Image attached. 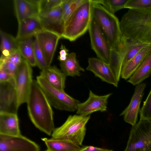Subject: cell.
Masks as SVG:
<instances>
[{
    "label": "cell",
    "mask_w": 151,
    "mask_h": 151,
    "mask_svg": "<svg viewBox=\"0 0 151 151\" xmlns=\"http://www.w3.org/2000/svg\"><path fill=\"white\" fill-rule=\"evenodd\" d=\"M59 52L60 56H67L68 54V50L63 45H61Z\"/></svg>",
    "instance_id": "38"
},
{
    "label": "cell",
    "mask_w": 151,
    "mask_h": 151,
    "mask_svg": "<svg viewBox=\"0 0 151 151\" xmlns=\"http://www.w3.org/2000/svg\"><path fill=\"white\" fill-rule=\"evenodd\" d=\"M146 45L137 41L126 39L124 45L118 52H112L110 65L118 82L125 65Z\"/></svg>",
    "instance_id": "10"
},
{
    "label": "cell",
    "mask_w": 151,
    "mask_h": 151,
    "mask_svg": "<svg viewBox=\"0 0 151 151\" xmlns=\"http://www.w3.org/2000/svg\"><path fill=\"white\" fill-rule=\"evenodd\" d=\"M125 8L137 10L151 9V0H128Z\"/></svg>",
    "instance_id": "31"
},
{
    "label": "cell",
    "mask_w": 151,
    "mask_h": 151,
    "mask_svg": "<svg viewBox=\"0 0 151 151\" xmlns=\"http://www.w3.org/2000/svg\"><path fill=\"white\" fill-rule=\"evenodd\" d=\"M33 37L18 42V50L22 57L33 67L37 66L34 54Z\"/></svg>",
    "instance_id": "27"
},
{
    "label": "cell",
    "mask_w": 151,
    "mask_h": 151,
    "mask_svg": "<svg viewBox=\"0 0 151 151\" xmlns=\"http://www.w3.org/2000/svg\"><path fill=\"white\" fill-rule=\"evenodd\" d=\"M19 65L10 61L0 60V68H3L13 77Z\"/></svg>",
    "instance_id": "34"
},
{
    "label": "cell",
    "mask_w": 151,
    "mask_h": 151,
    "mask_svg": "<svg viewBox=\"0 0 151 151\" xmlns=\"http://www.w3.org/2000/svg\"><path fill=\"white\" fill-rule=\"evenodd\" d=\"M34 37L44 55L48 66H50L58 42L61 37L55 33L44 29Z\"/></svg>",
    "instance_id": "13"
},
{
    "label": "cell",
    "mask_w": 151,
    "mask_h": 151,
    "mask_svg": "<svg viewBox=\"0 0 151 151\" xmlns=\"http://www.w3.org/2000/svg\"><path fill=\"white\" fill-rule=\"evenodd\" d=\"M92 13L104 33L112 52H118L126 41L122 36L118 18L100 4L92 3Z\"/></svg>",
    "instance_id": "3"
},
{
    "label": "cell",
    "mask_w": 151,
    "mask_h": 151,
    "mask_svg": "<svg viewBox=\"0 0 151 151\" xmlns=\"http://www.w3.org/2000/svg\"><path fill=\"white\" fill-rule=\"evenodd\" d=\"M29 117L35 126L50 136L55 129L51 106L36 80H33L26 102Z\"/></svg>",
    "instance_id": "1"
},
{
    "label": "cell",
    "mask_w": 151,
    "mask_h": 151,
    "mask_svg": "<svg viewBox=\"0 0 151 151\" xmlns=\"http://www.w3.org/2000/svg\"><path fill=\"white\" fill-rule=\"evenodd\" d=\"M40 0H14V5L18 23L29 18L38 16Z\"/></svg>",
    "instance_id": "18"
},
{
    "label": "cell",
    "mask_w": 151,
    "mask_h": 151,
    "mask_svg": "<svg viewBox=\"0 0 151 151\" xmlns=\"http://www.w3.org/2000/svg\"><path fill=\"white\" fill-rule=\"evenodd\" d=\"M34 47L37 66L42 70L48 66L44 55L35 37L34 41Z\"/></svg>",
    "instance_id": "30"
},
{
    "label": "cell",
    "mask_w": 151,
    "mask_h": 151,
    "mask_svg": "<svg viewBox=\"0 0 151 151\" xmlns=\"http://www.w3.org/2000/svg\"><path fill=\"white\" fill-rule=\"evenodd\" d=\"M18 108L14 78L0 83V112L17 114Z\"/></svg>",
    "instance_id": "12"
},
{
    "label": "cell",
    "mask_w": 151,
    "mask_h": 151,
    "mask_svg": "<svg viewBox=\"0 0 151 151\" xmlns=\"http://www.w3.org/2000/svg\"><path fill=\"white\" fill-rule=\"evenodd\" d=\"M14 78L2 68H0V83L9 81Z\"/></svg>",
    "instance_id": "36"
},
{
    "label": "cell",
    "mask_w": 151,
    "mask_h": 151,
    "mask_svg": "<svg viewBox=\"0 0 151 151\" xmlns=\"http://www.w3.org/2000/svg\"><path fill=\"white\" fill-rule=\"evenodd\" d=\"M90 118V115H69L61 126L54 129L52 138L68 141L81 147L86 134V124Z\"/></svg>",
    "instance_id": "5"
},
{
    "label": "cell",
    "mask_w": 151,
    "mask_h": 151,
    "mask_svg": "<svg viewBox=\"0 0 151 151\" xmlns=\"http://www.w3.org/2000/svg\"><path fill=\"white\" fill-rule=\"evenodd\" d=\"M45 143L49 151H76L81 147L68 141L44 138L41 139Z\"/></svg>",
    "instance_id": "26"
},
{
    "label": "cell",
    "mask_w": 151,
    "mask_h": 151,
    "mask_svg": "<svg viewBox=\"0 0 151 151\" xmlns=\"http://www.w3.org/2000/svg\"><path fill=\"white\" fill-rule=\"evenodd\" d=\"M40 75L51 85L64 91L66 76L55 66H49L41 70Z\"/></svg>",
    "instance_id": "21"
},
{
    "label": "cell",
    "mask_w": 151,
    "mask_h": 151,
    "mask_svg": "<svg viewBox=\"0 0 151 151\" xmlns=\"http://www.w3.org/2000/svg\"><path fill=\"white\" fill-rule=\"evenodd\" d=\"M88 65L86 70L92 72L96 77L102 81L117 87L118 81L110 65L99 58H91L88 59Z\"/></svg>",
    "instance_id": "16"
},
{
    "label": "cell",
    "mask_w": 151,
    "mask_h": 151,
    "mask_svg": "<svg viewBox=\"0 0 151 151\" xmlns=\"http://www.w3.org/2000/svg\"><path fill=\"white\" fill-rule=\"evenodd\" d=\"M61 70L66 76H80L81 71L85 70L80 65L77 59L76 54L72 52L69 53L66 59L60 62Z\"/></svg>",
    "instance_id": "24"
},
{
    "label": "cell",
    "mask_w": 151,
    "mask_h": 151,
    "mask_svg": "<svg viewBox=\"0 0 151 151\" xmlns=\"http://www.w3.org/2000/svg\"><path fill=\"white\" fill-rule=\"evenodd\" d=\"M139 112L140 119L151 120V90Z\"/></svg>",
    "instance_id": "33"
},
{
    "label": "cell",
    "mask_w": 151,
    "mask_h": 151,
    "mask_svg": "<svg viewBox=\"0 0 151 151\" xmlns=\"http://www.w3.org/2000/svg\"><path fill=\"white\" fill-rule=\"evenodd\" d=\"M0 134L12 136L21 134L17 114L0 112Z\"/></svg>",
    "instance_id": "20"
},
{
    "label": "cell",
    "mask_w": 151,
    "mask_h": 151,
    "mask_svg": "<svg viewBox=\"0 0 151 151\" xmlns=\"http://www.w3.org/2000/svg\"><path fill=\"white\" fill-rule=\"evenodd\" d=\"M86 0H64L61 7L64 22Z\"/></svg>",
    "instance_id": "29"
},
{
    "label": "cell",
    "mask_w": 151,
    "mask_h": 151,
    "mask_svg": "<svg viewBox=\"0 0 151 151\" xmlns=\"http://www.w3.org/2000/svg\"><path fill=\"white\" fill-rule=\"evenodd\" d=\"M35 142L21 134L16 136L0 134V151H40Z\"/></svg>",
    "instance_id": "11"
},
{
    "label": "cell",
    "mask_w": 151,
    "mask_h": 151,
    "mask_svg": "<svg viewBox=\"0 0 151 151\" xmlns=\"http://www.w3.org/2000/svg\"><path fill=\"white\" fill-rule=\"evenodd\" d=\"M1 54L0 58H5L18 50V41L16 38L1 30L0 32Z\"/></svg>",
    "instance_id": "25"
},
{
    "label": "cell",
    "mask_w": 151,
    "mask_h": 151,
    "mask_svg": "<svg viewBox=\"0 0 151 151\" xmlns=\"http://www.w3.org/2000/svg\"><path fill=\"white\" fill-rule=\"evenodd\" d=\"M151 75V49L144 60L127 82L133 85L140 84Z\"/></svg>",
    "instance_id": "23"
},
{
    "label": "cell",
    "mask_w": 151,
    "mask_h": 151,
    "mask_svg": "<svg viewBox=\"0 0 151 151\" xmlns=\"http://www.w3.org/2000/svg\"><path fill=\"white\" fill-rule=\"evenodd\" d=\"M124 151H151V120L140 119L132 126Z\"/></svg>",
    "instance_id": "7"
},
{
    "label": "cell",
    "mask_w": 151,
    "mask_h": 151,
    "mask_svg": "<svg viewBox=\"0 0 151 151\" xmlns=\"http://www.w3.org/2000/svg\"><path fill=\"white\" fill-rule=\"evenodd\" d=\"M112 94L109 93L103 96H99L90 91L89 96L87 100L78 104L76 113L78 115L88 116L95 112L106 111L108 99Z\"/></svg>",
    "instance_id": "14"
},
{
    "label": "cell",
    "mask_w": 151,
    "mask_h": 151,
    "mask_svg": "<svg viewBox=\"0 0 151 151\" xmlns=\"http://www.w3.org/2000/svg\"><path fill=\"white\" fill-rule=\"evenodd\" d=\"M106 151H113L112 150H107Z\"/></svg>",
    "instance_id": "39"
},
{
    "label": "cell",
    "mask_w": 151,
    "mask_h": 151,
    "mask_svg": "<svg viewBox=\"0 0 151 151\" xmlns=\"http://www.w3.org/2000/svg\"><path fill=\"white\" fill-rule=\"evenodd\" d=\"M14 79L19 107L26 103L33 81L31 66L24 59L18 66Z\"/></svg>",
    "instance_id": "9"
},
{
    "label": "cell",
    "mask_w": 151,
    "mask_h": 151,
    "mask_svg": "<svg viewBox=\"0 0 151 151\" xmlns=\"http://www.w3.org/2000/svg\"><path fill=\"white\" fill-rule=\"evenodd\" d=\"M146 86V84L144 83L136 86L129 104L120 114L124 116L125 122L132 126L136 124L138 115L140 111V104Z\"/></svg>",
    "instance_id": "17"
},
{
    "label": "cell",
    "mask_w": 151,
    "mask_h": 151,
    "mask_svg": "<svg viewBox=\"0 0 151 151\" xmlns=\"http://www.w3.org/2000/svg\"><path fill=\"white\" fill-rule=\"evenodd\" d=\"M92 49L99 58L110 65L112 50L99 25L92 14L88 29Z\"/></svg>",
    "instance_id": "8"
},
{
    "label": "cell",
    "mask_w": 151,
    "mask_h": 151,
    "mask_svg": "<svg viewBox=\"0 0 151 151\" xmlns=\"http://www.w3.org/2000/svg\"><path fill=\"white\" fill-rule=\"evenodd\" d=\"M44 29L38 16L26 19L18 23L16 38L18 42L29 38Z\"/></svg>",
    "instance_id": "19"
},
{
    "label": "cell",
    "mask_w": 151,
    "mask_h": 151,
    "mask_svg": "<svg viewBox=\"0 0 151 151\" xmlns=\"http://www.w3.org/2000/svg\"><path fill=\"white\" fill-rule=\"evenodd\" d=\"M91 0H86L65 21L62 37L76 40L88 30L92 13Z\"/></svg>",
    "instance_id": "4"
},
{
    "label": "cell",
    "mask_w": 151,
    "mask_h": 151,
    "mask_svg": "<svg viewBox=\"0 0 151 151\" xmlns=\"http://www.w3.org/2000/svg\"><path fill=\"white\" fill-rule=\"evenodd\" d=\"M151 49V45H146L124 66L121 77L125 80L129 78L142 64Z\"/></svg>",
    "instance_id": "22"
},
{
    "label": "cell",
    "mask_w": 151,
    "mask_h": 151,
    "mask_svg": "<svg viewBox=\"0 0 151 151\" xmlns=\"http://www.w3.org/2000/svg\"><path fill=\"white\" fill-rule=\"evenodd\" d=\"M128 0H93L95 4H102L106 9L114 14L118 10L125 8Z\"/></svg>",
    "instance_id": "28"
},
{
    "label": "cell",
    "mask_w": 151,
    "mask_h": 151,
    "mask_svg": "<svg viewBox=\"0 0 151 151\" xmlns=\"http://www.w3.org/2000/svg\"><path fill=\"white\" fill-rule=\"evenodd\" d=\"M48 151V150H46V151Z\"/></svg>",
    "instance_id": "40"
},
{
    "label": "cell",
    "mask_w": 151,
    "mask_h": 151,
    "mask_svg": "<svg viewBox=\"0 0 151 151\" xmlns=\"http://www.w3.org/2000/svg\"><path fill=\"white\" fill-rule=\"evenodd\" d=\"M36 81L51 106L55 109L70 112L76 111L80 101L67 94L64 91L52 86L40 75Z\"/></svg>",
    "instance_id": "6"
},
{
    "label": "cell",
    "mask_w": 151,
    "mask_h": 151,
    "mask_svg": "<svg viewBox=\"0 0 151 151\" xmlns=\"http://www.w3.org/2000/svg\"><path fill=\"white\" fill-rule=\"evenodd\" d=\"M23 59L19 50H18L12 53L8 57L3 59L0 58V60L10 61L19 65Z\"/></svg>",
    "instance_id": "35"
},
{
    "label": "cell",
    "mask_w": 151,
    "mask_h": 151,
    "mask_svg": "<svg viewBox=\"0 0 151 151\" xmlns=\"http://www.w3.org/2000/svg\"><path fill=\"white\" fill-rule=\"evenodd\" d=\"M123 37L151 45V9H129L120 22Z\"/></svg>",
    "instance_id": "2"
},
{
    "label": "cell",
    "mask_w": 151,
    "mask_h": 151,
    "mask_svg": "<svg viewBox=\"0 0 151 151\" xmlns=\"http://www.w3.org/2000/svg\"><path fill=\"white\" fill-rule=\"evenodd\" d=\"M107 150L92 146H86L81 147L80 149L76 151H106Z\"/></svg>",
    "instance_id": "37"
},
{
    "label": "cell",
    "mask_w": 151,
    "mask_h": 151,
    "mask_svg": "<svg viewBox=\"0 0 151 151\" xmlns=\"http://www.w3.org/2000/svg\"><path fill=\"white\" fill-rule=\"evenodd\" d=\"M61 5L47 12L40 14L39 17L44 29L55 33L62 38L64 22Z\"/></svg>",
    "instance_id": "15"
},
{
    "label": "cell",
    "mask_w": 151,
    "mask_h": 151,
    "mask_svg": "<svg viewBox=\"0 0 151 151\" xmlns=\"http://www.w3.org/2000/svg\"><path fill=\"white\" fill-rule=\"evenodd\" d=\"M64 0H40L39 4L40 14L49 12L60 6Z\"/></svg>",
    "instance_id": "32"
}]
</instances>
